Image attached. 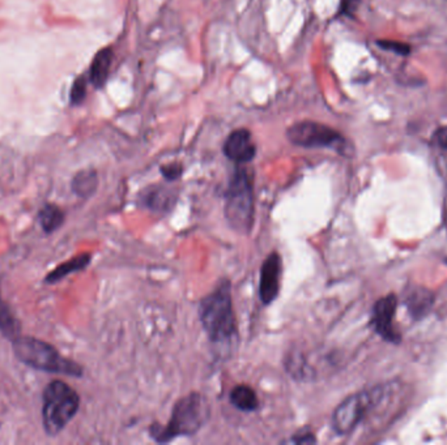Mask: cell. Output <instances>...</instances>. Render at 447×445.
I'll use <instances>...</instances> for the list:
<instances>
[{
	"instance_id": "obj_13",
	"label": "cell",
	"mask_w": 447,
	"mask_h": 445,
	"mask_svg": "<svg viewBox=\"0 0 447 445\" xmlns=\"http://www.w3.org/2000/svg\"><path fill=\"white\" fill-rule=\"evenodd\" d=\"M97 184H98V179H97L95 171L83 170L80 171L72 180V190L79 196L88 198L95 193Z\"/></svg>"
},
{
	"instance_id": "obj_2",
	"label": "cell",
	"mask_w": 447,
	"mask_h": 445,
	"mask_svg": "<svg viewBox=\"0 0 447 445\" xmlns=\"http://www.w3.org/2000/svg\"><path fill=\"white\" fill-rule=\"evenodd\" d=\"M199 316L203 328L212 341H228L234 336L236 319L229 281H222L215 292L201 301Z\"/></svg>"
},
{
	"instance_id": "obj_11",
	"label": "cell",
	"mask_w": 447,
	"mask_h": 445,
	"mask_svg": "<svg viewBox=\"0 0 447 445\" xmlns=\"http://www.w3.org/2000/svg\"><path fill=\"white\" fill-rule=\"evenodd\" d=\"M112 59H113L112 48H104L95 55L93 64L91 68V78H92L93 85L97 86V88H101L105 84L107 76H109Z\"/></svg>"
},
{
	"instance_id": "obj_19",
	"label": "cell",
	"mask_w": 447,
	"mask_h": 445,
	"mask_svg": "<svg viewBox=\"0 0 447 445\" xmlns=\"http://www.w3.org/2000/svg\"><path fill=\"white\" fill-rule=\"evenodd\" d=\"M162 174L166 179L174 180L177 178H180L182 174V166L178 163H171V165H166V166H162Z\"/></svg>"
},
{
	"instance_id": "obj_16",
	"label": "cell",
	"mask_w": 447,
	"mask_h": 445,
	"mask_svg": "<svg viewBox=\"0 0 447 445\" xmlns=\"http://www.w3.org/2000/svg\"><path fill=\"white\" fill-rule=\"evenodd\" d=\"M63 212L55 205H46L39 212V221L45 231L51 233L57 230L63 224Z\"/></svg>"
},
{
	"instance_id": "obj_15",
	"label": "cell",
	"mask_w": 447,
	"mask_h": 445,
	"mask_svg": "<svg viewBox=\"0 0 447 445\" xmlns=\"http://www.w3.org/2000/svg\"><path fill=\"white\" fill-rule=\"evenodd\" d=\"M433 303V296L427 290H416L408 298L409 311L415 317L425 315Z\"/></svg>"
},
{
	"instance_id": "obj_8",
	"label": "cell",
	"mask_w": 447,
	"mask_h": 445,
	"mask_svg": "<svg viewBox=\"0 0 447 445\" xmlns=\"http://www.w3.org/2000/svg\"><path fill=\"white\" fill-rule=\"evenodd\" d=\"M283 261L277 252H272L267 257L260 269L259 295L265 304L272 303L279 295L281 285Z\"/></svg>"
},
{
	"instance_id": "obj_1",
	"label": "cell",
	"mask_w": 447,
	"mask_h": 445,
	"mask_svg": "<svg viewBox=\"0 0 447 445\" xmlns=\"http://www.w3.org/2000/svg\"><path fill=\"white\" fill-rule=\"evenodd\" d=\"M210 416V407L199 393H191L181 398L173 409L166 426L154 425L151 436L159 443H169L180 436L196 434Z\"/></svg>"
},
{
	"instance_id": "obj_14",
	"label": "cell",
	"mask_w": 447,
	"mask_h": 445,
	"mask_svg": "<svg viewBox=\"0 0 447 445\" xmlns=\"http://www.w3.org/2000/svg\"><path fill=\"white\" fill-rule=\"evenodd\" d=\"M89 261H91V256L86 255H86L74 257V259H71L69 261H67L65 264L58 266L57 269H55L53 273H50V275H48V280H46V281H48V282L59 281V280H62L63 277H66L67 275L83 269L84 266L89 264Z\"/></svg>"
},
{
	"instance_id": "obj_3",
	"label": "cell",
	"mask_w": 447,
	"mask_h": 445,
	"mask_svg": "<svg viewBox=\"0 0 447 445\" xmlns=\"http://www.w3.org/2000/svg\"><path fill=\"white\" fill-rule=\"evenodd\" d=\"M13 351L22 363L33 369L65 374L71 376H80L81 367L62 357L57 349L45 341L33 337H15Z\"/></svg>"
},
{
	"instance_id": "obj_23",
	"label": "cell",
	"mask_w": 447,
	"mask_h": 445,
	"mask_svg": "<svg viewBox=\"0 0 447 445\" xmlns=\"http://www.w3.org/2000/svg\"><path fill=\"white\" fill-rule=\"evenodd\" d=\"M83 97H84V83L83 84L77 83L76 86H75V92H74V98L76 101H80Z\"/></svg>"
},
{
	"instance_id": "obj_17",
	"label": "cell",
	"mask_w": 447,
	"mask_h": 445,
	"mask_svg": "<svg viewBox=\"0 0 447 445\" xmlns=\"http://www.w3.org/2000/svg\"><path fill=\"white\" fill-rule=\"evenodd\" d=\"M16 328H18V325L8 311V308L0 302V329L1 331H4L7 336L15 337V334L18 331Z\"/></svg>"
},
{
	"instance_id": "obj_9",
	"label": "cell",
	"mask_w": 447,
	"mask_h": 445,
	"mask_svg": "<svg viewBox=\"0 0 447 445\" xmlns=\"http://www.w3.org/2000/svg\"><path fill=\"white\" fill-rule=\"evenodd\" d=\"M224 153L230 161L236 163L251 161L257 153V148L251 140V133L245 128H239L230 133L224 144Z\"/></svg>"
},
{
	"instance_id": "obj_4",
	"label": "cell",
	"mask_w": 447,
	"mask_h": 445,
	"mask_svg": "<svg viewBox=\"0 0 447 445\" xmlns=\"http://www.w3.org/2000/svg\"><path fill=\"white\" fill-rule=\"evenodd\" d=\"M389 385H378L345 398L333 411V428L339 435H348L361 423L371 410L390 396Z\"/></svg>"
},
{
	"instance_id": "obj_18",
	"label": "cell",
	"mask_w": 447,
	"mask_h": 445,
	"mask_svg": "<svg viewBox=\"0 0 447 445\" xmlns=\"http://www.w3.org/2000/svg\"><path fill=\"white\" fill-rule=\"evenodd\" d=\"M378 46H381L385 50H390L394 51L396 54L400 55H408L411 48L408 45H404V43H400V42H390V41H380L378 42Z\"/></svg>"
},
{
	"instance_id": "obj_22",
	"label": "cell",
	"mask_w": 447,
	"mask_h": 445,
	"mask_svg": "<svg viewBox=\"0 0 447 445\" xmlns=\"http://www.w3.org/2000/svg\"><path fill=\"white\" fill-rule=\"evenodd\" d=\"M315 437L313 434H305V435L293 436L289 443H314Z\"/></svg>"
},
{
	"instance_id": "obj_6",
	"label": "cell",
	"mask_w": 447,
	"mask_h": 445,
	"mask_svg": "<svg viewBox=\"0 0 447 445\" xmlns=\"http://www.w3.org/2000/svg\"><path fill=\"white\" fill-rule=\"evenodd\" d=\"M225 216L233 228L246 233L254 221V192L248 171L238 169L229 183Z\"/></svg>"
},
{
	"instance_id": "obj_21",
	"label": "cell",
	"mask_w": 447,
	"mask_h": 445,
	"mask_svg": "<svg viewBox=\"0 0 447 445\" xmlns=\"http://www.w3.org/2000/svg\"><path fill=\"white\" fill-rule=\"evenodd\" d=\"M360 0H342V13L347 16H352L353 13L357 10Z\"/></svg>"
},
{
	"instance_id": "obj_5",
	"label": "cell",
	"mask_w": 447,
	"mask_h": 445,
	"mask_svg": "<svg viewBox=\"0 0 447 445\" xmlns=\"http://www.w3.org/2000/svg\"><path fill=\"white\" fill-rule=\"evenodd\" d=\"M80 404L76 392L68 384L55 380L44 392L42 419L48 435H57L75 417Z\"/></svg>"
},
{
	"instance_id": "obj_10",
	"label": "cell",
	"mask_w": 447,
	"mask_h": 445,
	"mask_svg": "<svg viewBox=\"0 0 447 445\" xmlns=\"http://www.w3.org/2000/svg\"><path fill=\"white\" fill-rule=\"evenodd\" d=\"M396 310V298L394 295H389L381 298L373 308V325L375 331L381 334L385 340L395 341L398 336L392 328V319L395 316Z\"/></svg>"
},
{
	"instance_id": "obj_20",
	"label": "cell",
	"mask_w": 447,
	"mask_h": 445,
	"mask_svg": "<svg viewBox=\"0 0 447 445\" xmlns=\"http://www.w3.org/2000/svg\"><path fill=\"white\" fill-rule=\"evenodd\" d=\"M433 140L437 144L438 146L443 151L447 152V128L446 127H442V128H438L434 136H433Z\"/></svg>"
},
{
	"instance_id": "obj_12",
	"label": "cell",
	"mask_w": 447,
	"mask_h": 445,
	"mask_svg": "<svg viewBox=\"0 0 447 445\" xmlns=\"http://www.w3.org/2000/svg\"><path fill=\"white\" fill-rule=\"evenodd\" d=\"M230 402L241 411H254L258 409L257 393L248 385H237L230 393Z\"/></svg>"
},
{
	"instance_id": "obj_7",
	"label": "cell",
	"mask_w": 447,
	"mask_h": 445,
	"mask_svg": "<svg viewBox=\"0 0 447 445\" xmlns=\"http://www.w3.org/2000/svg\"><path fill=\"white\" fill-rule=\"evenodd\" d=\"M286 136L291 142L304 148H333L338 152H342L344 148L340 133L324 124L310 121L293 124L286 131Z\"/></svg>"
}]
</instances>
